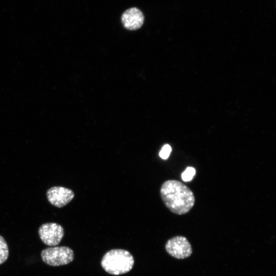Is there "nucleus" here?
I'll use <instances>...</instances> for the list:
<instances>
[{
	"label": "nucleus",
	"instance_id": "f03ea898",
	"mask_svg": "<svg viewBox=\"0 0 276 276\" xmlns=\"http://www.w3.org/2000/svg\"><path fill=\"white\" fill-rule=\"evenodd\" d=\"M134 259L127 250L114 249L107 252L101 261V266L107 273L112 275L126 273L132 268Z\"/></svg>",
	"mask_w": 276,
	"mask_h": 276
},
{
	"label": "nucleus",
	"instance_id": "1a4fd4ad",
	"mask_svg": "<svg viewBox=\"0 0 276 276\" xmlns=\"http://www.w3.org/2000/svg\"><path fill=\"white\" fill-rule=\"evenodd\" d=\"M195 173V168L192 167H188L181 174V179L185 182L190 181L193 179Z\"/></svg>",
	"mask_w": 276,
	"mask_h": 276
},
{
	"label": "nucleus",
	"instance_id": "0eeeda50",
	"mask_svg": "<svg viewBox=\"0 0 276 276\" xmlns=\"http://www.w3.org/2000/svg\"><path fill=\"white\" fill-rule=\"evenodd\" d=\"M121 21L126 29L136 30L143 25L144 16L139 9L132 7L124 12L121 16Z\"/></svg>",
	"mask_w": 276,
	"mask_h": 276
},
{
	"label": "nucleus",
	"instance_id": "6e6552de",
	"mask_svg": "<svg viewBox=\"0 0 276 276\" xmlns=\"http://www.w3.org/2000/svg\"><path fill=\"white\" fill-rule=\"evenodd\" d=\"M9 256V248L5 239L0 235V265L4 263Z\"/></svg>",
	"mask_w": 276,
	"mask_h": 276
},
{
	"label": "nucleus",
	"instance_id": "9d476101",
	"mask_svg": "<svg viewBox=\"0 0 276 276\" xmlns=\"http://www.w3.org/2000/svg\"><path fill=\"white\" fill-rule=\"evenodd\" d=\"M171 147L168 144H165L160 150L159 155L163 159H167L171 152Z\"/></svg>",
	"mask_w": 276,
	"mask_h": 276
},
{
	"label": "nucleus",
	"instance_id": "39448f33",
	"mask_svg": "<svg viewBox=\"0 0 276 276\" xmlns=\"http://www.w3.org/2000/svg\"><path fill=\"white\" fill-rule=\"evenodd\" d=\"M165 247L170 255L178 259L187 258L192 253L190 242L186 237L181 236H175L169 239Z\"/></svg>",
	"mask_w": 276,
	"mask_h": 276
},
{
	"label": "nucleus",
	"instance_id": "f257e3e1",
	"mask_svg": "<svg viewBox=\"0 0 276 276\" xmlns=\"http://www.w3.org/2000/svg\"><path fill=\"white\" fill-rule=\"evenodd\" d=\"M162 199L172 213L183 215L188 213L195 204V196L186 185L177 180H168L160 189Z\"/></svg>",
	"mask_w": 276,
	"mask_h": 276
},
{
	"label": "nucleus",
	"instance_id": "423d86ee",
	"mask_svg": "<svg viewBox=\"0 0 276 276\" xmlns=\"http://www.w3.org/2000/svg\"><path fill=\"white\" fill-rule=\"evenodd\" d=\"M74 196V193L72 190L60 186L52 187L47 192L48 201L58 208H62L67 204L73 199Z\"/></svg>",
	"mask_w": 276,
	"mask_h": 276
},
{
	"label": "nucleus",
	"instance_id": "20e7f679",
	"mask_svg": "<svg viewBox=\"0 0 276 276\" xmlns=\"http://www.w3.org/2000/svg\"><path fill=\"white\" fill-rule=\"evenodd\" d=\"M38 234L44 244L55 246L59 244L63 237L64 229L61 225L56 223H45L39 227Z\"/></svg>",
	"mask_w": 276,
	"mask_h": 276
},
{
	"label": "nucleus",
	"instance_id": "7ed1b4c3",
	"mask_svg": "<svg viewBox=\"0 0 276 276\" xmlns=\"http://www.w3.org/2000/svg\"><path fill=\"white\" fill-rule=\"evenodd\" d=\"M41 257L44 263L52 266L66 265L72 262L74 254L72 249L67 246H55L43 249Z\"/></svg>",
	"mask_w": 276,
	"mask_h": 276
}]
</instances>
